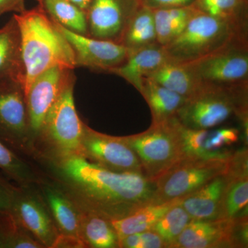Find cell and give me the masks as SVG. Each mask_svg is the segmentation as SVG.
<instances>
[{
	"mask_svg": "<svg viewBox=\"0 0 248 248\" xmlns=\"http://www.w3.org/2000/svg\"><path fill=\"white\" fill-rule=\"evenodd\" d=\"M32 160L81 209L108 219H119L154 202L155 182L141 173L111 172L77 155Z\"/></svg>",
	"mask_w": 248,
	"mask_h": 248,
	"instance_id": "cell-1",
	"label": "cell"
},
{
	"mask_svg": "<svg viewBox=\"0 0 248 248\" xmlns=\"http://www.w3.org/2000/svg\"><path fill=\"white\" fill-rule=\"evenodd\" d=\"M14 17L20 34L25 92L37 76L52 67L76 68L71 45L40 6L14 14Z\"/></svg>",
	"mask_w": 248,
	"mask_h": 248,
	"instance_id": "cell-2",
	"label": "cell"
},
{
	"mask_svg": "<svg viewBox=\"0 0 248 248\" xmlns=\"http://www.w3.org/2000/svg\"><path fill=\"white\" fill-rule=\"evenodd\" d=\"M236 116L248 128L246 84L236 86L203 84L186 99L175 118L186 128L205 130L216 128Z\"/></svg>",
	"mask_w": 248,
	"mask_h": 248,
	"instance_id": "cell-3",
	"label": "cell"
},
{
	"mask_svg": "<svg viewBox=\"0 0 248 248\" xmlns=\"http://www.w3.org/2000/svg\"><path fill=\"white\" fill-rule=\"evenodd\" d=\"M74 86L73 83L63 91L46 115L32 143L31 159L80 156L85 124L76 110Z\"/></svg>",
	"mask_w": 248,
	"mask_h": 248,
	"instance_id": "cell-4",
	"label": "cell"
},
{
	"mask_svg": "<svg viewBox=\"0 0 248 248\" xmlns=\"http://www.w3.org/2000/svg\"><path fill=\"white\" fill-rule=\"evenodd\" d=\"M239 27L197 10L185 29L164 47L171 61L189 63L239 39Z\"/></svg>",
	"mask_w": 248,
	"mask_h": 248,
	"instance_id": "cell-5",
	"label": "cell"
},
{
	"mask_svg": "<svg viewBox=\"0 0 248 248\" xmlns=\"http://www.w3.org/2000/svg\"><path fill=\"white\" fill-rule=\"evenodd\" d=\"M122 138L136 153L143 174L153 182L183 158L173 118L164 123L152 124L141 133Z\"/></svg>",
	"mask_w": 248,
	"mask_h": 248,
	"instance_id": "cell-6",
	"label": "cell"
},
{
	"mask_svg": "<svg viewBox=\"0 0 248 248\" xmlns=\"http://www.w3.org/2000/svg\"><path fill=\"white\" fill-rule=\"evenodd\" d=\"M231 157L182 158L155 181L154 202H172L197 190L214 178L226 172Z\"/></svg>",
	"mask_w": 248,
	"mask_h": 248,
	"instance_id": "cell-7",
	"label": "cell"
},
{
	"mask_svg": "<svg viewBox=\"0 0 248 248\" xmlns=\"http://www.w3.org/2000/svg\"><path fill=\"white\" fill-rule=\"evenodd\" d=\"M0 141L31 159L25 91L24 84L16 80L0 82Z\"/></svg>",
	"mask_w": 248,
	"mask_h": 248,
	"instance_id": "cell-8",
	"label": "cell"
},
{
	"mask_svg": "<svg viewBox=\"0 0 248 248\" xmlns=\"http://www.w3.org/2000/svg\"><path fill=\"white\" fill-rule=\"evenodd\" d=\"M186 63L202 84L236 86L248 80V49L241 39Z\"/></svg>",
	"mask_w": 248,
	"mask_h": 248,
	"instance_id": "cell-9",
	"label": "cell"
},
{
	"mask_svg": "<svg viewBox=\"0 0 248 248\" xmlns=\"http://www.w3.org/2000/svg\"><path fill=\"white\" fill-rule=\"evenodd\" d=\"M37 184L16 185L9 211L44 248H53L60 232Z\"/></svg>",
	"mask_w": 248,
	"mask_h": 248,
	"instance_id": "cell-10",
	"label": "cell"
},
{
	"mask_svg": "<svg viewBox=\"0 0 248 248\" xmlns=\"http://www.w3.org/2000/svg\"><path fill=\"white\" fill-rule=\"evenodd\" d=\"M80 156L91 164L111 172L143 174L136 153L122 137L99 133L86 124L81 138Z\"/></svg>",
	"mask_w": 248,
	"mask_h": 248,
	"instance_id": "cell-11",
	"label": "cell"
},
{
	"mask_svg": "<svg viewBox=\"0 0 248 248\" xmlns=\"http://www.w3.org/2000/svg\"><path fill=\"white\" fill-rule=\"evenodd\" d=\"M75 82L76 77L73 69L54 66L37 76L26 91L31 153L32 143L48 110L63 91Z\"/></svg>",
	"mask_w": 248,
	"mask_h": 248,
	"instance_id": "cell-12",
	"label": "cell"
},
{
	"mask_svg": "<svg viewBox=\"0 0 248 248\" xmlns=\"http://www.w3.org/2000/svg\"><path fill=\"white\" fill-rule=\"evenodd\" d=\"M182 146L183 158L228 159L234 154L231 146L239 141L241 132L233 127L196 130L186 128L173 118Z\"/></svg>",
	"mask_w": 248,
	"mask_h": 248,
	"instance_id": "cell-13",
	"label": "cell"
},
{
	"mask_svg": "<svg viewBox=\"0 0 248 248\" xmlns=\"http://www.w3.org/2000/svg\"><path fill=\"white\" fill-rule=\"evenodd\" d=\"M55 22L71 45L77 67L109 72L122 65L128 58L130 50L119 42L76 33Z\"/></svg>",
	"mask_w": 248,
	"mask_h": 248,
	"instance_id": "cell-14",
	"label": "cell"
},
{
	"mask_svg": "<svg viewBox=\"0 0 248 248\" xmlns=\"http://www.w3.org/2000/svg\"><path fill=\"white\" fill-rule=\"evenodd\" d=\"M234 219H192L171 248H234Z\"/></svg>",
	"mask_w": 248,
	"mask_h": 248,
	"instance_id": "cell-15",
	"label": "cell"
},
{
	"mask_svg": "<svg viewBox=\"0 0 248 248\" xmlns=\"http://www.w3.org/2000/svg\"><path fill=\"white\" fill-rule=\"evenodd\" d=\"M60 234L79 238L81 209L58 183L46 174L37 184Z\"/></svg>",
	"mask_w": 248,
	"mask_h": 248,
	"instance_id": "cell-16",
	"label": "cell"
},
{
	"mask_svg": "<svg viewBox=\"0 0 248 248\" xmlns=\"http://www.w3.org/2000/svg\"><path fill=\"white\" fill-rule=\"evenodd\" d=\"M86 16L90 37L119 43L130 19L122 0H92Z\"/></svg>",
	"mask_w": 248,
	"mask_h": 248,
	"instance_id": "cell-17",
	"label": "cell"
},
{
	"mask_svg": "<svg viewBox=\"0 0 248 248\" xmlns=\"http://www.w3.org/2000/svg\"><path fill=\"white\" fill-rule=\"evenodd\" d=\"M169 61L164 47L155 43L130 50L126 60L108 73L122 77L140 92L143 78Z\"/></svg>",
	"mask_w": 248,
	"mask_h": 248,
	"instance_id": "cell-18",
	"label": "cell"
},
{
	"mask_svg": "<svg viewBox=\"0 0 248 248\" xmlns=\"http://www.w3.org/2000/svg\"><path fill=\"white\" fill-rule=\"evenodd\" d=\"M248 163L246 159H236L228 164V181L222 199L220 218L248 216Z\"/></svg>",
	"mask_w": 248,
	"mask_h": 248,
	"instance_id": "cell-19",
	"label": "cell"
},
{
	"mask_svg": "<svg viewBox=\"0 0 248 248\" xmlns=\"http://www.w3.org/2000/svg\"><path fill=\"white\" fill-rule=\"evenodd\" d=\"M228 181V174L225 172L181 199V204L192 219L220 218L222 199Z\"/></svg>",
	"mask_w": 248,
	"mask_h": 248,
	"instance_id": "cell-20",
	"label": "cell"
},
{
	"mask_svg": "<svg viewBox=\"0 0 248 248\" xmlns=\"http://www.w3.org/2000/svg\"><path fill=\"white\" fill-rule=\"evenodd\" d=\"M24 65L21 53L20 34L14 16L0 29V82L20 81L24 86Z\"/></svg>",
	"mask_w": 248,
	"mask_h": 248,
	"instance_id": "cell-21",
	"label": "cell"
},
{
	"mask_svg": "<svg viewBox=\"0 0 248 248\" xmlns=\"http://www.w3.org/2000/svg\"><path fill=\"white\" fill-rule=\"evenodd\" d=\"M140 93L149 106L152 124L164 123L177 115L186 98L144 78Z\"/></svg>",
	"mask_w": 248,
	"mask_h": 248,
	"instance_id": "cell-22",
	"label": "cell"
},
{
	"mask_svg": "<svg viewBox=\"0 0 248 248\" xmlns=\"http://www.w3.org/2000/svg\"><path fill=\"white\" fill-rule=\"evenodd\" d=\"M146 78L186 99L203 85L187 63L173 61L166 62Z\"/></svg>",
	"mask_w": 248,
	"mask_h": 248,
	"instance_id": "cell-23",
	"label": "cell"
},
{
	"mask_svg": "<svg viewBox=\"0 0 248 248\" xmlns=\"http://www.w3.org/2000/svg\"><path fill=\"white\" fill-rule=\"evenodd\" d=\"M179 200L180 199L164 203L151 202L125 217L119 219L111 220L118 239L127 235L151 231L156 222Z\"/></svg>",
	"mask_w": 248,
	"mask_h": 248,
	"instance_id": "cell-24",
	"label": "cell"
},
{
	"mask_svg": "<svg viewBox=\"0 0 248 248\" xmlns=\"http://www.w3.org/2000/svg\"><path fill=\"white\" fill-rule=\"evenodd\" d=\"M0 171L17 185L39 184L45 172L33 160L19 155L0 141Z\"/></svg>",
	"mask_w": 248,
	"mask_h": 248,
	"instance_id": "cell-25",
	"label": "cell"
},
{
	"mask_svg": "<svg viewBox=\"0 0 248 248\" xmlns=\"http://www.w3.org/2000/svg\"><path fill=\"white\" fill-rule=\"evenodd\" d=\"M79 239L87 248H119V239L111 220L81 209Z\"/></svg>",
	"mask_w": 248,
	"mask_h": 248,
	"instance_id": "cell-26",
	"label": "cell"
},
{
	"mask_svg": "<svg viewBox=\"0 0 248 248\" xmlns=\"http://www.w3.org/2000/svg\"><path fill=\"white\" fill-rule=\"evenodd\" d=\"M120 43L130 50L156 43L153 9L143 6L130 17Z\"/></svg>",
	"mask_w": 248,
	"mask_h": 248,
	"instance_id": "cell-27",
	"label": "cell"
},
{
	"mask_svg": "<svg viewBox=\"0 0 248 248\" xmlns=\"http://www.w3.org/2000/svg\"><path fill=\"white\" fill-rule=\"evenodd\" d=\"M40 6L62 27L81 35L89 36L87 16L68 0H38Z\"/></svg>",
	"mask_w": 248,
	"mask_h": 248,
	"instance_id": "cell-28",
	"label": "cell"
},
{
	"mask_svg": "<svg viewBox=\"0 0 248 248\" xmlns=\"http://www.w3.org/2000/svg\"><path fill=\"white\" fill-rule=\"evenodd\" d=\"M180 200L171 207L151 229L159 235L166 248L172 247L179 235L192 220L182 206Z\"/></svg>",
	"mask_w": 248,
	"mask_h": 248,
	"instance_id": "cell-29",
	"label": "cell"
},
{
	"mask_svg": "<svg viewBox=\"0 0 248 248\" xmlns=\"http://www.w3.org/2000/svg\"><path fill=\"white\" fill-rule=\"evenodd\" d=\"M239 0H197V10L213 17L239 24L237 9Z\"/></svg>",
	"mask_w": 248,
	"mask_h": 248,
	"instance_id": "cell-30",
	"label": "cell"
},
{
	"mask_svg": "<svg viewBox=\"0 0 248 248\" xmlns=\"http://www.w3.org/2000/svg\"><path fill=\"white\" fill-rule=\"evenodd\" d=\"M166 248L164 241L152 230L127 235L119 239V248Z\"/></svg>",
	"mask_w": 248,
	"mask_h": 248,
	"instance_id": "cell-31",
	"label": "cell"
},
{
	"mask_svg": "<svg viewBox=\"0 0 248 248\" xmlns=\"http://www.w3.org/2000/svg\"><path fill=\"white\" fill-rule=\"evenodd\" d=\"M156 43L162 46L169 45L177 37L166 9L153 10Z\"/></svg>",
	"mask_w": 248,
	"mask_h": 248,
	"instance_id": "cell-32",
	"label": "cell"
},
{
	"mask_svg": "<svg viewBox=\"0 0 248 248\" xmlns=\"http://www.w3.org/2000/svg\"><path fill=\"white\" fill-rule=\"evenodd\" d=\"M18 224L9 210L0 209V248H9Z\"/></svg>",
	"mask_w": 248,
	"mask_h": 248,
	"instance_id": "cell-33",
	"label": "cell"
},
{
	"mask_svg": "<svg viewBox=\"0 0 248 248\" xmlns=\"http://www.w3.org/2000/svg\"><path fill=\"white\" fill-rule=\"evenodd\" d=\"M18 224V223H17ZM9 248H44L43 246L35 239L31 232L18 224Z\"/></svg>",
	"mask_w": 248,
	"mask_h": 248,
	"instance_id": "cell-34",
	"label": "cell"
},
{
	"mask_svg": "<svg viewBox=\"0 0 248 248\" xmlns=\"http://www.w3.org/2000/svg\"><path fill=\"white\" fill-rule=\"evenodd\" d=\"M17 184L11 182L0 171V209L9 210Z\"/></svg>",
	"mask_w": 248,
	"mask_h": 248,
	"instance_id": "cell-35",
	"label": "cell"
},
{
	"mask_svg": "<svg viewBox=\"0 0 248 248\" xmlns=\"http://www.w3.org/2000/svg\"><path fill=\"white\" fill-rule=\"evenodd\" d=\"M143 6L150 9H171V8L188 7L197 0H141Z\"/></svg>",
	"mask_w": 248,
	"mask_h": 248,
	"instance_id": "cell-36",
	"label": "cell"
},
{
	"mask_svg": "<svg viewBox=\"0 0 248 248\" xmlns=\"http://www.w3.org/2000/svg\"><path fill=\"white\" fill-rule=\"evenodd\" d=\"M86 248L87 247L79 238L60 234L53 247V248Z\"/></svg>",
	"mask_w": 248,
	"mask_h": 248,
	"instance_id": "cell-37",
	"label": "cell"
},
{
	"mask_svg": "<svg viewBox=\"0 0 248 248\" xmlns=\"http://www.w3.org/2000/svg\"><path fill=\"white\" fill-rule=\"evenodd\" d=\"M25 0H0V16L9 12L20 14L25 11Z\"/></svg>",
	"mask_w": 248,
	"mask_h": 248,
	"instance_id": "cell-38",
	"label": "cell"
},
{
	"mask_svg": "<svg viewBox=\"0 0 248 248\" xmlns=\"http://www.w3.org/2000/svg\"><path fill=\"white\" fill-rule=\"evenodd\" d=\"M73 4L78 6L79 9L82 10L85 13H87L88 10L90 7L92 0H68Z\"/></svg>",
	"mask_w": 248,
	"mask_h": 248,
	"instance_id": "cell-39",
	"label": "cell"
}]
</instances>
